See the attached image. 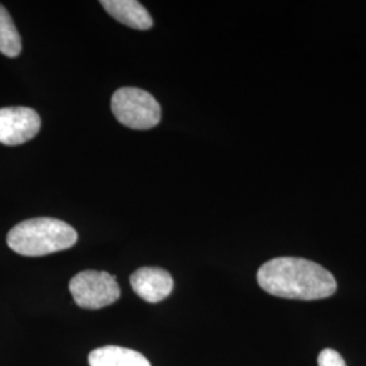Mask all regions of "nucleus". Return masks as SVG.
Here are the masks:
<instances>
[{
	"label": "nucleus",
	"mask_w": 366,
	"mask_h": 366,
	"mask_svg": "<svg viewBox=\"0 0 366 366\" xmlns=\"http://www.w3.org/2000/svg\"><path fill=\"white\" fill-rule=\"evenodd\" d=\"M257 281L269 295L290 300L327 299L338 288L334 275L323 266L293 257H280L263 263Z\"/></svg>",
	"instance_id": "nucleus-1"
},
{
	"label": "nucleus",
	"mask_w": 366,
	"mask_h": 366,
	"mask_svg": "<svg viewBox=\"0 0 366 366\" xmlns=\"http://www.w3.org/2000/svg\"><path fill=\"white\" fill-rule=\"evenodd\" d=\"M78 232L66 222L37 217L19 222L7 235V244L24 257H44L75 246Z\"/></svg>",
	"instance_id": "nucleus-2"
},
{
	"label": "nucleus",
	"mask_w": 366,
	"mask_h": 366,
	"mask_svg": "<svg viewBox=\"0 0 366 366\" xmlns=\"http://www.w3.org/2000/svg\"><path fill=\"white\" fill-rule=\"evenodd\" d=\"M112 112L118 122L136 131L157 127L162 116L157 99L149 92L134 87H124L113 94Z\"/></svg>",
	"instance_id": "nucleus-3"
},
{
	"label": "nucleus",
	"mask_w": 366,
	"mask_h": 366,
	"mask_svg": "<svg viewBox=\"0 0 366 366\" xmlns=\"http://www.w3.org/2000/svg\"><path fill=\"white\" fill-rule=\"evenodd\" d=\"M69 292L79 307L84 310L105 308L121 296L116 277L98 270H84L75 275L69 281Z\"/></svg>",
	"instance_id": "nucleus-4"
},
{
	"label": "nucleus",
	"mask_w": 366,
	"mask_h": 366,
	"mask_svg": "<svg viewBox=\"0 0 366 366\" xmlns=\"http://www.w3.org/2000/svg\"><path fill=\"white\" fill-rule=\"evenodd\" d=\"M41 129L39 113L25 106L0 109V143L4 145L25 144L34 139Z\"/></svg>",
	"instance_id": "nucleus-5"
},
{
	"label": "nucleus",
	"mask_w": 366,
	"mask_h": 366,
	"mask_svg": "<svg viewBox=\"0 0 366 366\" xmlns=\"http://www.w3.org/2000/svg\"><path fill=\"white\" fill-rule=\"evenodd\" d=\"M133 292L147 302H159L167 299L174 288L169 272L160 267H142L131 275Z\"/></svg>",
	"instance_id": "nucleus-6"
},
{
	"label": "nucleus",
	"mask_w": 366,
	"mask_h": 366,
	"mask_svg": "<svg viewBox=\"0 0 366 366\" xmlns=\"http://www.w3.org/2000/svg\"><path fill=\"white\" fill-rule=\"evenodd\" d=\"M101 6L116 21L125 26L148 30L154 25V21L144 6L136 0H102Z\"/></svg>",
	"instance_id": "nucleus-7"
},
{
	"label": "nucleus",
	"mask_w": 366,
	"mask_h": 366,
	"mask_svg": "<svg viewBox=\"0 0 366 366\" xmlns=\"http://www.w3.org/2000/svg\"><path fill=\"white\" fill-rule=\"evenodd\" d=\"M90 366H151L144 355L121 346H104L89 355Z\"/></svg>",
	"instance_id": "nucleus-8"
},
{
	"label": "nucleus",
	"mask_w": 366,
	"mask_h": 366,
	"mask_svg": "<svg viewBox=\"0 0 366 366\" xmlns=\"http://www.w3.org/2000/svg\"><path fill=\"white\" fill-rule=\"evenodd\" d=\"M22 51L21 36L7 9L0 4V53L14 59Z\"/></svg>",
	"instance_id": "nucleus-9"
},
{
	"label": "nucleus",
	"mask_w": 366,
	"mask_h": 366,
	"mask_svg": "<svg viewBox=\"0 0 366 366\" xmlns=\"http://www.w3.org/2000/svg\"><path fill=\"white\" fill-rule=\"evenodd\" d=\"M317 366H347L338 352L332 349L322 350L317 357Z\"/></svg>",
	"instance_id": "nucleus-10"
}]
</instances>
